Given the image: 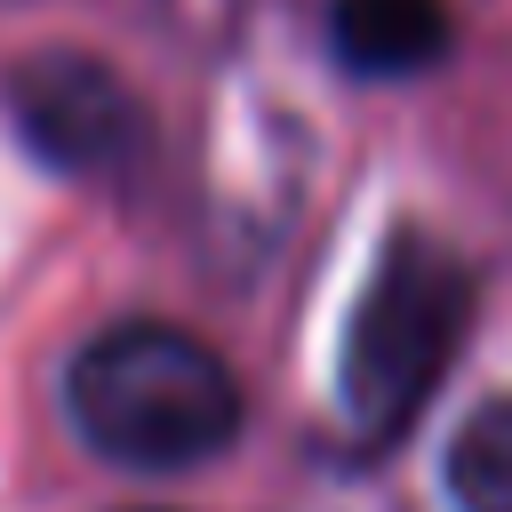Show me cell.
Segmentation results:
<instances>
[{"label": "cell", "instance_id": "277c9868", "mask_svg": "<svg viewBox=\"0 0 512 512\" xmlns=\"http://www.w3.org/2000/svg\"><path fill=\"white\" fill-rule=\"evenodd\" d=\"M328 32L352 72L392 80V72H424L448 48V8L440 0H336Z\"/></svg>", "mask_w": 512, "mask_h": 512}, {"label": "cell", "instance_id": "5b68a950", "mask_svg": "<svg viewBox=\"0 0 512 512\" xmlns=\"http://www.w3.org/2000/svg\"><path fill=\"white\" fill-rule=\"evenodd\" d=\"M456 512H512V400H488L448 448Z\"/></svg>", "mask_w": 512, "mask_h": 512}, {"label": "cell", "instance_id": "7a4b0ae2", "mask_svg": "<svg viewBox=\"0 0 512 512\" xmlns=\"http://www.w3.org/2000/svg\"><path fill=\"white\" fill-rule=\"evenodd\" d=\"M464 312H472V272L440 240L400 232L376 256V272L352 304V328H344V384H336L360 448H392L424 416V400L464 336Z\"/></svg>", "mask_w": 512, "mask_h": 512}, {"label": "cell", "instance_id": "6da1fadb", "mask_svg": "<svg viewBox=\"0 0 512 512\" xmlns=\"http://www.w3.org/2000/svg\"><path fill=\"white\" fill-rule=\"evenodd\" d=\"M72 424L96 456L136 472H176L216 456L240 432V384L232 368L160 320H120L72 360Z\"/></svg>", "mask_w": 512, "mask_h": 512}, {"label": "cell", "instance_id": "3957f363", "mask_svg": "<svg viewBox=\"0 0 512 512\" xmlns=\"http://www.w3.org/2000/svg\"><path fill=\"white\" fill-rule=\"evenodd\" d=\"M8 112H16V136L48 168H64V176H120L144 152V104H136V88L112 64L72 56V48L24 56L8 72Z\"/></svg>", "mask_w": 512, "mask_h": 512}]
</instances>
